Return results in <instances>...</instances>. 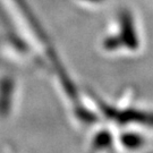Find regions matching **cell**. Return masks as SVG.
<instances>
[{
  "label": "cell",
  "instance_id": "obj_1",
  "mask_svg": "<svg viewBox=\"0 0 153 153\" xmlns=\"http://www.w3.org/2000/svg\"><path fill=\"white\" fill-rule=\"evenodd\" d=\"M120 144L126 151L133 153L142 152L148 148V136L140 129H128L120 135Z\"/></svg>",
  "mask_w": 153,
  "mask_h": 153
},
{
  "label": "cell",
  "instance_id": "obj_2",
  "mask_svg": "<svg viewBox=\"0 0 153 153\" xmlns=\"http://www.w3.org/2000/svg\"><path fill=\"white\" fill-rule=\"evenodd\" d=\"M143 153H153V151H148V150H145V152H143Z\"/></svg>",
  "mask_w": 153,
  "mask_h": 153
}]
</instances>
